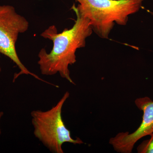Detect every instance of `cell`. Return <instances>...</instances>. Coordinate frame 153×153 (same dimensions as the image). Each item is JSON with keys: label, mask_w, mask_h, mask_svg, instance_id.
Instances as JSON below:
<instances>
[{"label": "cell", "mask_w": 153, "mask_h": 153, "mask_svg": "<svg viewBox=\"0 0 153 153\" xmlns=\"http://www.w3.org/2000/svg\"><path fill=\"white\" fill-rule=\"evenodd\" d=\"M71 9L76 16L72 28L58 33L56 27L52 25L41 33V37L52 41L53 46L49 53L45 48L40 50L38 64L43 75L52 76L59 73L61 77L75 84L70 76L68 66L76 63V50L85 47L86 38L93 30L88 19L73 7Z\"/></svg>", "instance_id": "1"}, {"label": "cell", "mask_w": 153, "mask_h": 153, "mask_svg": "<svg viewBox=\"0 0 153 153\" xmlns=\"http://www.w3.org/2000/svg\"><path fill=\"white\" fill-rule=\"evenodd\" d=\"M144 0H76V9L90 21L93 31L108 39L114 23L125 26L128 16L139 11Z\"/></svg>", "instance_id": "2"}, {"label": "cell", "mask_w": 153, "mask_h": 153, "mask_svg": "<svg viewBox=\"0 0 153 153\" xmlns=\"http://www.w3.org/2000/svg\"><path fill=\"white\" fill-rule=\"evenodd\" d=\"M69 95V92L66 91L57 104L48 110H37L31 112L34 136L53 153H63L62 146L64 143H84L79 137L72 138L62 118L63 105Z\"/></svg>", "instance_id": "3"}, {"label": "cell", "mask_w": 153, "mask_h": 153, "mask_svg": "<svg viewBox=\"0 0 153 153\" xmlns=\"http://www.w3.org/2000/svg\"><path fill=\"white\" fill-rule=\"evenodd\" d=\"M29 27L27 20L17 13L13 6L0 5V54L10 58L20 69V72L14 75L13 82L22 74H26L50 84L29 71L22 63L17 54L16 44L18 36L19 34L26 32Z\"/></svg>", "instance_id": "4"}, {"label": "cell", "mask_w": 153, "mask_h": 153, "mask_svg": "<svg viewBox=\"0 0 153 153\" xmlns=\"http://www.w3.org/2000/svg\"><path fill=\"white\" fill-rule=\"evenodd\" d=\"M135 104L143 111L141 123L132 133L122 132L110 139V144L117 152L131 153L134 146L139 140L153 132V100L148 97H140L135 100Z\"/></svg>", "instance_id": "5"}, {"label": "cell", "mask_w": 153, "mask_h": 153, "mask_svg": "<svg viewBox=\"0 0 153 153\" xmlns=\"http://www.w3.org/2000/svg\"><path fill=\"white\" fill-rule=\"evenodd\" d=\"M149 139L143 141L137 148L138 153H153V132Z\"/></svg>", "instance_id": "6"}, {"label": "cell", "mask_w": 153, "mask_h": 153, "mask_svg": "<svg viewBox=\"0 0 153 153\" xmlns=\"http://www.w3.org/2000/svg\"><path fill=\"white\" fill-rule=\"evenodd\" d=\"M4 115V113L2 111H0V135L1 134V120Z\"/></svg>", "instance_id": "7"}, {"label": "cell", "mask_w": 153, "mask_h": 153, "mask_svg": "<svg viewBox=\"0 0 153 153\" xmlns=\"http://www.w3.org/2000/svg\"><path fill=\"white\" fill-rule=\"evenodd\" d=\"M1 66H0V73H1Z\"/></svg>", "instance_id": "8"}, {"label": "cell", "mask_w": 153, "mask_h": 153, "mask_svg": "<svg viewBox=\"0 0 153 153\" xmlns=\"http://www.w3.org/2000/svg\"><path fill=\"white\" fill-rule=\"evenodd\" d=\"M150 13H151V14H152V15L153 16V13H152V12H150Z\"/></svg>", "instance_id": "9"}]
</instances>
